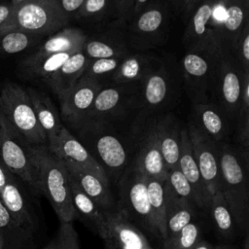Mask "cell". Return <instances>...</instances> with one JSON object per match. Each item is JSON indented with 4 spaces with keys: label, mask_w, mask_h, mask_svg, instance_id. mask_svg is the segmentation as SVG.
I'll use <instances>...</instances> for the list:
<instances>
[{
    "label": "cell",
    "mask_w": 249,
    "mask_h": 249,
    "mask_svg": "<svg viewBox=\"0 0 249 249\" xmlns=\"http://www.w3.org/2000/svg\"><path fill=\"white\" fill-rule=\"evenodd\" d=\"M220 163V192L226 198L238 227L240 236L249 231V186L247 164L237 148L217 142Z\"/></svg>",
    "instance_id": "obj_1"
},
{
    "label": "cell",
    "mask_w": 249,
    "mask_h": 249,
    "mask_svg": "<svg viewBox=\"0 0 249 249\" xmlns=\"http://www.w3.org/2000/svg\"><path fill=\"white\" fill-rule=\"evenodd\" d=\"M31 155L36 164L41 195L50 201L60 223L76 220V213L71 200L69 174L63 161L47 147L30 146Z\"/></svg>",
    "instance_id": "obj_2"
},
{
    "label": "cell",
    "mask_w": 249,
    "mask_h": 249,
    "mask_svg": "<svg viewBox=\"0 0 249 249\" xmlns=\"http://www.w3.org/2000/svg\"><path fill=\"white\" fill-rule=\"evenodd\" d=\"M115 188L117 209L146 236L159 238L149 203L146 176L131 163L120 177Z\"/></svg>",
    "instance_id": "obj_3"
},
{
    "label": "cell",
    "mask_w": 249,
    "mask_h": 249,
    "mask_svg": "<svg viewBox=\"0 0 249 249\" xmlns=\"http://www.w3.org/2000/svg\"><path fill=\"white\" fill-rule=\"evenodd\" d=\"M0 108L2 114L25 142L31 146L48 144L27 90L14 83L5 84L0 89Z\"/></svg>",
    "instance_id": "obj_4"
},
{
    "label": "cell",
    "mask_w": 249,
    "mask_h": 249,
    "mask_svg": "<svg viewBox=\"0 0 249 249\" xmlns=\"http://www.w3.org/2000/svg\"><path fill=\"white\" fill-rule=\"evenodd\" d=\"M67 17L59 0H30L16 8L11 18L0 26V35L22 31L32 35L51 33L64 26Z\"/></svg>",
    "instance_id": "obj_5"
},
{
    "label": "cell",
    "mask_w": 249,
    "mask_h": 249,
    "mask_svg": "<svg viewBox=\"0 0 249 249\" xmlns=\"http://www.w3.org/2000/svg\"><path fill=\"white\" fill-rule=\"evenodd\" d=\"M30 146L18 137L9 121L0 115V159L7 169L19 178L35 195H41L40 182Z\"/></svg>",
    "instance_id": "obj_6"
},
{
    "label": "cell",
    "mask_w": 249,
    "mask_h": 249,
    "mask_svg": "<svg viewBox=\"0 0 249 249\" xmlns=\"http://www.w3.org/2000/svg\"><path fill=\"white\" fill-rule=\"evenodd\" d=\"M224 0H203L196 9L187 27L186 38L192 50H204L225 55L217 31L212 23L217 6Z\"/></svg>",
    "instance_id": "obj_7"
},
{
    "label": "cell",
    "mask_w": 249,
    "mask_h": 249,
    "mask_svg": "<svg viewBox=\"0 0 249 249\" xmlns=\"http://www.w3.org/2000/svg\"><path fill=\"white\" fill-rule=\"evenodd\" d=\"M193 154L201 178L210 194L220 192V163L217 142L210 139L197 124L191 123L187 128Z\"/></svg>",
    "instance_id": "obj_8"
},
{
    "label": "cell",
    "mask_w": 249,
    "mask_h": 249,
    "mask_svg": "<svg viewBox=\"0 0 249 249\" xmlns=\"http://www.w3.org/2000/svg\"><path fill=\"white\" fill-rule=\"evenodd\" d=\"M91 140V139H89ZM88 151L104 170L112 187H115L123 173L131 165L127 150L119 137L104 133L89 141Z\"/></svg>",
    "instance_id": "obj_9"
},
{
    "label": "cell",
    "mask_w": 249,
    "mask_h": 249,
    "mask_svg": "<svg viewBox=\"0 0 249 249\" xmlns=\"http://www.w3.org/2000/svg\"><path fill=\"white\" fill-rule=\"evenodd\" d=\"M101 239L104 249H154L147 236L118 209L107 214Z\"/></svg>",
    "instance_id": "obj_10"
},
{
    "label": "cell",
    "mask_w": 249,
    "mask_h": 249,
    "mask_svg": "<svg viewBox=\"0 0 249 249\" xmlns=\"http://www.w3.org/2000/svg\"><path fill=\"white\" fill-rule=\"evenodd\" d=\"M48 149L65 164L93 172L101 178L109 181L104 170L90 155L86 146L75 138L64 126L59 130L55 142L52 146L48 147Z\"/></svg>",
    "instance_id": "obj_11"
},
{
    "label": "cell",
    "mask_w": 249,
    "mask_h": 249,
    "mask_svg": "<svg viewBox=\"0 0 249 249\" xmlns=\"http://www.w3.org/2000/svg\"><path fill=\"white\" fill-rule=\"evenodd\" d=\"M216 74L220 101L226 113L234 118L240 110L243 78L236 63L226 55L220 58Z\"/></svg>",
    "instance_id": "obj_12"
},
{
    "label": "cell",
    "mask_w": 249,
    "mask_h": 249,
    "mask_svg": "<svg viewBox=\"0 0 249 249\" xmlns=\"http://www.w3.org/2000/svg\"><path fill=\"white\" fill-rule=\"evenodd\" d=\"M65 166L69 175L76 181L80 189L104 212L111 213L117 209L116 195L113 193L109 181L93 172L72 165L65 164Z\"/></svg>",
    "instance_id": "obj_13"
},
{
    "label": "cell",
    "mask_w": 249,
    "mask_h": 249,
    "mask_svg": "<svg viewBox=\"0 0 249 249\" xmlns=\"http://www.w3.org/2000/svg\"><path fill=\"white\" fill-rule=\"evenodd\" d=\"M0 199L11 216L18 224L30 230L32 232L35 231L37 217L17 176L13 175L0 191Z\"/></svg>",
    "instance_id": "obj_14"
},
{
    "label": "cell",
    "mask_w": 249,
    "mask_h": 249,
    "mask_svg": "<svg viewBox=\"0 0 249 249\" xmlns=\"http://www.w3.org/2000/svg\"><path fill=\"white\" fill-rule=\"evenodd\" d=\"M178 168L189 181L196 196V203L199 210H207L211 196L201 178L196 162L187 128L180 131V155Z\"/></svg>",
    "instance_id": "obj_15"
},
{
    "label": "cell",
    "mask_w": 249,
    "mask_h": 249,
    "mask_svg": "<svg viewBox=\"0 0 249 249\" xmlns=\"http://www.w3.org/2000/svg\"><path fill=\"white\" fill-rule=\"evenodd\" d=\"M100 89L93 78H81L72 87L57 94L64 116L78 118L91 108L94 97Z\"/></svg>",
    "instance_id": "obj_16"
},
{
    "label": "cell",
    "mask_w": 249,
    "mask_h": 249,
    "mask_svg": "<svg viewBox=\"0 0 249 249\" xmlns=\"http://www.w3.org/2000/svg\"><path fill=\"white\" fill-rule=\"evenodd\" d=\"M69 183L76 220L81 221L92 233L101 238L105 230L108 213L104 212L88 195H86L70 175Z\"/></svg>",
    "instance_id": "obj_17"
},
{
    "label": "cell",
    "mask_w": 249,
    "mask_h": 249,
    "mask_svg": "<svg viewBox=\"0 0 249 249\" xmlns=\"http://www.w3.org/2000/svg\"><path fill=\"white\" fill-rule=\"evenodd\" d=\"M225 15L218 37L222 47L235 50L244 25L248 22V0H225Z\"/></svg>",
    "instance_id": "obj_18"
},
{
    "label": "cell",
    "mask_w": 249,
    "mask_h": 249,
    "mask_svg": "<svg viewBox=\"0 0 249 249\" xmlns=\"http://www.w3.org/2000/svg\"><path fill=\"white\" fill-rule=\"evenodd\" d=\"M132 164L146 177L166 179L168 169L160 153L155 129L149 132L140 144Z\"/></svg>",
    "instance_id": "obj_19"
},
{
    "label": "cell",
    "mask_w": 249,
    "mask_h": 249,
    "mask_svg": "<svg viewBox=\"0 0 249 249\" xmlns=\"http://www.w3.org/2000/svg\"><path fill=\"white\" fill-rule=\"evenodd\" d=\"M165 238L162 244L173 238L186 225L196 220L199 209L196 204L177 197L165 182Z\"/></svg>",
    "instance_id": "obj_20"
},
{
    "label": "cell",
    "mask_w": 249,
    "mask_h": 249,
    "mask_svg": "<svg viewBox=\"0 0 249 249\" xmlns=\"http://www.w3.org/2000/svg\"><path fill=\"white\" fill-rule=\"evenodd\" d=\"M221 57L204 50H191L182 59L185 77L194 86H204L212 74H215Z\"/></svg>",
    "instance_id": "obj_21"
},
{
    "label": "cell",
    "mask_w": 249,
    "mask_h": 249,
    "mask_svg": "<svg viewBox=\"0 0 249 249\" xmlns=\"http://www.w3.org/2000/svg\"><path fill=\"white\" fill-rule=\"evenodd\" d=\"M27 93L33 105L38 123L47 136V146L50 147L55 142L63 125L60 124L56 110L47 94L35 89H28Z\"/></svg>",
    "instance_id": "obj_22"
},
{
    "label": "cell",
    "mask_w": 249,
    "mask_h": 249,
    "mask_svg": "<svg viewBox=\"0 0 249 249\" xmlns=\"http://www.w3.org/2000/svg\"><path fill=\"white\" fill-rule=\"evenodd\" d=\"M217 235L225 242H232L240 236L233 214L221 192L211 196L210 204L207 209Z\"/></svg>",
    "instance_id": "obj_23"
},
{
    "label": "cell",
    "mask_w": 249,
    "mask_h": 249,
    "mask_svg": "<svg viewBox=\"0 0 249 249\" xmlns=\"http://www.w3.org/2000/svg\"><path fill=\"white\" fill-rule=\"evenodd\" d=\"M87 42L86 35L77 28H65L51 36L38 51L29 57L27 62L38 60L52 53L62 52H79Z\"/></svg>",
    "instance_id": "obj_24"
},
{
    "label": "cell",
    "mask_w": 249,
    "mask_h": 249,
    "mask_svg": "<svg viewBox=\"0 0 249 249\" xmlns=\"http://www.w3.org/2000/svg\"><path fill=\"white\" fill-rule=\"evenodd\" d=\"M88 56L83 50L76 52L70 55L63 65L49 80H47V82L53 91L58 94L80 80L88 68Z\"/></svg>",
    "instance_id": "obj_25"
},
{
    "label": "cell",
    "mask_w": 249,
    "mask_h": 249,
    "mask_svg": "<svg viewBox=\"0 0 249 249\" xmlns=\"http://www.w3.org/2000/svg\"><path fill=\"white\" fill-rule=\"evenodd\" d=\"M33 233L11 216L0 199V236L3 249H28L32 243Z\"/></svg>",
    "instance_id": "obj_26"
},
{
    "label": "cell",
    "mask_w": 249,
    "mask_h": 249,
    "mask_svg": "<svg viewBox=\"0 0 249 249\" xmlns=\"http://www.w3.org/2000/svg\"><path fill=\"white\" fill-rule=\"evenodd\" d=\"M146 186L159 238L162 242L165 238V180L146 177Z\"/></svg>",
    "instance_id": "obj_27"
},
{
    "label": "cell",
    "mask_w": 249,
    "mask_h": 249,
    "mask_svg": "<svg viewBox=\"0 0 249 249\" xmlns=\"http://www.w3.org/2000/svg\"><path fill=\"white\" fill-rule=\"evenodd\" d=\"M159 147L168 170L178 167L180 132L170 124H160L155 128Z\"/></svg>",
    "instance_id": "obj_28"
},
{
    "label": "cell",
    "mask_w": 249,
    "mask_h": 249,
    "mask_svg": "<svg viewBox=\"0 0 249 249\" xmlns=\"http://www.w3.org/2000/svg\"><path fill=\"white\" fill-rule=\"evenodd\" d=\"M196 114L201 124H197L200 129L213 141H224L228 132V125L221 113L210 105L198 104Z\"/></svg>",
    "instance_id": "obj_29"
},
{
    "label": "cell",
    "mask_w": 249,
    "mask_h": 249,
    "mask_svg": "<svg viewBox=\"0 0 249 249\" xmlns=\"http://www.w3.org/2000/svg\"><path fill=\"white\" fill-rule=\"evenodd\" d=\"M148 58L142 55L124 57L114 72V80L120 83L134 82L148 75Z\"/></svg>",
    "instance_id": "obj_30"
},
{
    "label": "cell",
    "mask_w": 249,
    "mask_h": 249,
    "mask_svg": "<svg viewBox=\"0 0 249 249\" xmlns=\"http://www.w3.org/2000/svg\"><path fill=\"white\" fill-rule=\"evenodd\" d=\"M168 85L163 71H156L145 77L143 94L146 103L155 107L162 103L167 95Z\"/></svg>",
    "instance_id": "obj_31"
},
{
    "label": "cell",
    "mask_w": 249,
    "mask_h": 249,
    "mask_svg": "<svg viewBox=\"0 0 249 249\" xmlns=\"http://www.w3.org/2000/svg\"><path fill=\"white\" fill-rule=\"evenodd\" d=\"M202 228L195 220L186 225L173 238L162 244V249H190L202 238Z\"/></svg>",
    "instance_id": "obj_32"
},
{
    "label": "cell",
    "mask_w": 249,
    "mask_h": 249,
    "mask_svg": "<svg viewBox=\"0 0 249 249\" xmlns=\"http://www.w3.org/2000/svg\"><path fill=\"white\" fill-rule=\"evenodd\" d=\"M76 52H62L52 53L44 56L38 60L27 62V66L34 73V75L49 80L62 65L63 63Z\"/></svg>",
    "instance_id": "obj_33"
},
{
    "label": "cell",
    "mask_w": 249,
    "mask_h": 249,
    "mask_svg": "<svg viewBox=\"0 0 249 249\" xmlns=\"http://www.w3.org/2000/svg\"><path fill=\"white\" fill-rule=\"evenodd\" d=\"M43 249H81L79 235L72 222L60 223L56 234Z\"/></svg>",
    "instance_id": "obj_34"
},
{
    "label": "cell",
    "mask_w": 249,
    "mask_h": 249,
    "mask_svg": "<svg viewBox=\"0 0 249 249\" xmlns=\"http://www.w3.org/2000/svg\"><path fill=\"white\" fill-rule=\"evenodd\" d=\"M165 182L168 188L177 197L192 202L196 206V196L192 186L178 167L168 170Z\"/></svg>",
    "instance_id": "obj_35"
},
{
    "label": "cell",
    "mask_w": 249,
    "mask_h": 249,
    "mask_svg": "<svg viewBox=\"0 0 249 249\" xmlns=\"http://www.w3.org/2000/svg\"><path fill=\"white\" fill-rule=\"evenodd\" d=\"M32 34L10 31L0 35V53L13 54L24 51L32 42Z\"/></svg>",
    "instance_id": "obj_36"
},
{
    "label": "cell",
    "mask_w": 249,
    "mask_h": 249,
    "mask_svg": "<svg viewBox=\"0 0 249 249\" xmlns=\"http://www.w3.org/2000/svg\"><path fill=\"white\" fill-rule=\"evenodd\" d=\"M121 99V93L118 89L106 88L99 89L91 105L94 113H106L114 109Z\"/></svg>",
    "instance_id": "obj_37"
},
{
    "label": "cell",
    "mask_w": 249,
    "mask_h": 249,
    "mask_svg": "<svg viewBox=\"0 0 249 249\" xmlns=\"http://www.w3.org/2000/svg\"><path fill=\"white\" fill-rule=\"evenodd\" d=\"M162 21V11L159 8H151L139 16L136 21V27L142 33H153L160 27Z\"/></svg>",
    "instance_id": "obj_38"
},
{
    "label": "cell",
    "mask_w": 249,
    "mask_h": 249,
    "mask_svg": "<svg viewBox=\"0 0 249 249\" xmlns=\"http://www.w3.org/2000/svg\"><path fill=\"white\" fill-rule=\"evenodd\" d=\"M83 52L87 56L95 59L119 56V52L116 51L111 45L97 40L86 42L83 47Z\"/></svg>",
    "instance_id": "obj_39"
},
{
    "label": "cell",
    "mask_w": 249,
    "mask_h": 249,
    "mask_svg": "<svg viewBox=\"0 0 249 249\" xmlns=\"http://www.w3.org/2000/svg\"><path fill=\"white\" fill-rule=\"evenodd\" d=\"M124 57L115 56L111 58H100V59H95L89 67L88 71L87 77L92 78L93 76H98V75H103L105 73H110V72H115L116 69L119 67L122 59Z\"/></svg>",
    "instance_id": "obj_40"
},
{
    "label": "cell",
    "mask_w": 249,
    "mask_h": 249,
    "mask_svg": "<svg viewBox=\"0 0 249 249\" xmlns=\"http://www.w3.org/2000/svg\"><path fill=\"white\" fill-rule=\"evenodd\" d=\"M234 52L238 53V58L243 65L245 71H248L249 62V26L248 22L244 25L241 34L238 38Z\"/></svg>",
    "instance_id": "obj_41"
},
{
    "label": "cell",
    "mask_w": 249,
    "mask_h": 249,
    "mask_svg": "<svg viewBox=\"0 0 249 249\" xmlns=\"http://www.w3.org/2000/svg\"><path fill=\"white\" fill-rule=\"evenodd\" d=\"M107 6V0H85L79 11L81 17H90L101 13Z\"/></svg>",
    "instance_id": "obj_42"
},
{
    "label": "cell",
    "mask_w": 249,
    "mask_h": 249,
    "mask_svg": "<svg viewBox=\"0 0 249 249\" xmlns=\"http://www.w3.org/2000/svg\"><path fill=\"white\" fill-rule=\"evenodd\" d=\"M85 0H59V5L62 12L67 17V15L69 14H72L77 11L79 12Z\"/></svg>",
    "instance_id": "obj_43"
},
{
    "label": "cell",
    "mask_w": 249,
    "mask_h": 249,
    "mask_svg": "<svg viewBox=\"0 0 249 249\" xmlns=\"http://www.w3.org/2000/svg\"><path fill=\"white\" fill-rule=\"evenodd\" d=\"M13 12H14V7L12 6L11 2L0 3V26L11 18Z\"/></svg>",
    "instance_id": "obj_44"
},
{
    "label": "cell",
    "mask_w": 249,
    "mask_h": 249,
    "mask_svg": "<svg viewBox=\"0 0 249 249\" xmlns=\"http://www.w3.org/2000/svg\"><path fill=\"white\" fill-rule=\"evenodd\" d=\"M135 0H117L118 4V11L122 18H125L126 15L129 13L130 8L134 5Z\"/></svg>",
    "instance_id": "obj_45"
},
{
    "label": "cell",
    "mask_w": 249,
    "mask_h": 249,
    "mask_svg": "<svg viewBox=\"0 0 249 249\" xmlns=\"http://www.w3.org/2000/svg\"><path fill=\"white\" fill-rule=\"evenodd\" d=\"M13 175L14 174L11 173L0 160V191L5 187V185Z\"/></svg>",
    "instance_id": "obj_46"
},
{
    "label": "cell",
    "mask_w": 249,
    "mask_h": 249,
    "mask_svg": "<svg viewBox=\"0 0 249 249\" xmlns=\"http://www.w3.org/2000/svg\"><path fill=\"white\" fill-rule=\"evenodd\" d=\"M214 244H212L210 241L206 239H201L197 244H196L194 247L190 249H213Z\"/></svg>",
    "instance_id": "obj_47"
},
{
    "label": "cell",
    "mask_w": 249,
    "mask_h": 249,
    "mask_svg": "<svg viewBox=\"0 0 249 249\" xmlns=\"http://www.w3.org/2000/svg\"><path fill=\"white\" fill-rule=\"evenodd\" d=\"M213 249H240V247L233 244L232 242H222L214 245Z\"/></svg>",
    "instance_id": "obj_48"
},
{
    "label": "cell",
    "mask_w": 249,
    "mask_h": 249,
    "mask_svg": "<svg viewBox=\"0 0 249 249\" xmlns=\"http://www.w3.org/2000/svg\"><path fill=\"white\" fill-rule=\"evenodd\" d=\"M200 0H185L184 1V10L186 13H190L199 2Z\"/></svg>",
    "instance_id": "obj_49"
},
{
    "label": "cell",
    "mask_w": 249,
    "mask_h": 249,
    "mask_svg": "<svg viewBox=\"0 0 249 249\" xmlns=\"http://www.w3.org/2000/svg\"><path fill=\"white\" fill-rule=\"evenodd\" d=\"M147 2H148V0H135L134 5H133V12L135 14L139 13L142 10V8L146 5Z\"/></svg>",
    "instance_id": "obj_50"
},
{
    "label": "cell",
    "mask_w": 249,
    "mask_h": 249,
    "mask_svg": "<svg viewBox=\"0 0 249 249\" xmlns=\"http://www.w3.org/2000/svg\"><path fill=\"white\" fill-rule=\"evenodd\" d=\"M242 241H241V246L240 249H249V231L244 232L242 235Z\"/></svg>",
    "instance_id": "obj_51"
},
{
    "label": "cell",
    "mask_w": 249,
    "mask_h": 249,
    "mask_svg": "<svg viewBox=\"0 0 249 249\" xmlns=\"http://www.w3.org/2000/svg\"><path fill=\"white\" fill-rule=\"evenodd\" d=\"M28 1H30V0H11V4L14 8H16V7H18L23 3H26Z\"/></svg>",
    "instance_id": "obj_52"
},
{
    "label": "cell",
    "mask_w": 249,
    "mask_h": 249,
    "mask_svg": "<svg viewBox=\"0 0 249 249\" xmlns=\"http://www.w3.org/2000/svg\"><path fill=\"white\" fill-rule=\"evenodd\" d=\"M0 249H3V241H2L1 236H0Z\"/></svg>",
    "instance_id": "obj_53"
},
{
    "label": "cell",
    "mask_w": 249,
    "mask_h": 249,
    "mask_svg": "<svg viewBox=\"0 0 249 249\" xmlns=\"http://www.w3.org/2000/svg\"><path fill=\"white\" fill-rule=\"evenodd\" d=\"M1 1H2V0H0V3H1Z\"/></svg>",
    "instance_id": "obj_54"
}]
</instances>
